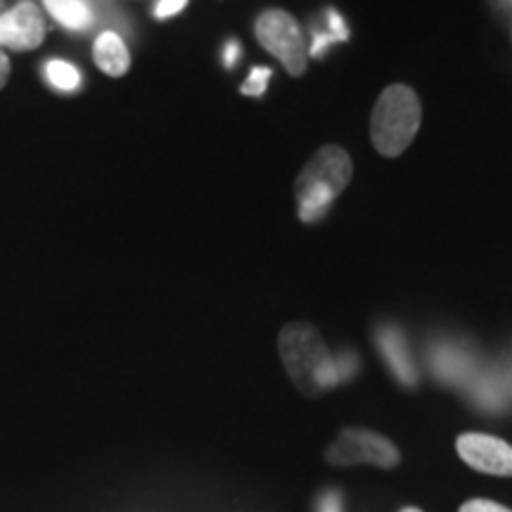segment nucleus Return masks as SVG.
I'll use <instances>...</instances> for the list:
<instances>
[{
    "label": "nucleus",
    "mask_w": 512,
    "mask_h": 512,
    "mask_svg": "<svg viewBox=\"0 0 512 512\" xmlns=\"http://www.w3.org/2000/svg\"><path fill=\"white\" fill-rule=\"evenodd\" d=\"M280 358L287 375L304 396H320L356 373V356H332L320 332L309 323H290L280 332Z\"/></svg>",
    "instance_id": "f257e3e1"
},
{
    "label": "nucleus",
    "mask_w": 512,
    "mask_h": 512,
    "mask_svg": "<svg viewBox=\"0 0 512 512\" xmlns=\"http://www.w3.org/2000/svg\"><path fill=\"white\" fill-rule=\"evenodd\" d=\"M354 176L349 152L339 145H323L313 155L302 174L294 181V195L299 202V219L316 223L325 216L330 204L347 190Z\"/></svg>",
    "instance_id": "f03ea898"
},
{
    "label": "nucleus",
    "mask_w": 512,
    "mask_h": 512,
    "mask_svg": "<svg viewBox=\"0 0 512 512\" xmlns=\"http://www.w3.org/2000/svg\"><path fill=\"white\" fill-rule=\"evenodd\" d=\"M422 121L420 98L411 86L394 83L384 88L370 117V138L384 157H399L418 136Z\"/></svg>",
    "instance_id": "7ed1b4c3"
},
{
    "label": "nucleus",
    "mask_w": 512,
    "mask_h": 512,
    "mask_svg": "<svg viewBox=\"0 0 512 512\" xmlns=\"http://www.w3.org/2000/svg\"><path fill=\"white\" fill-rule=\"evenodd\" d=\"M256 41L283 62L290 76H302L309 67V48L297 19L285 10H266L256 17Z\"/></svg>",
    "instance_id": "20e7f679"
},
{
    "label": "nucleus",
    "mask_w": 512,
    "mask_h": 512,
    "mask_svg": "<svg viewBox=\"0 0 512 512\" xmlns=\"http://www.w3.org/2000/svg\"><path fill=\"white\" fill-rule=\"evenodd\" d=\"M325 460L337 467H351V465H375V467H396L401 460L399 448L382 434L373 430H361V427H347L339 432L328 451H325Z\"/></svg>",
    "instance_id": "39448f33"
},
{
    "label": "nucleus",
    "mask_w": 512,
    "mask_h": 512,
    "mask_svg": "<svg viewBox=\"0 0 512 512\" xmlns=\"http://www.w3.org/2000/svg\"><path fill=\"white\" fill-rule=\"evenodd\" d=\"M458 456L465 460L472 470L484 475L512 477V446L508 441L491 437V434L467 432L460 434L456 441Z\"/></svg>",
    "instance_id": "423d86ee"
},
{
    "label": "nucleus",
    "mask_w": 512,
    "mask_h": 512,
    "mask_svg": "<svg viewBox=\"0 0 512 512\" xmlns=\"http://www.w3.org/2000/svg\"><path fill=\"white\" fill-rule=\"evenodd\" d=\"M46 38V22L38 8L29 0L19 3L5 15H0V46L12 50H34Z\"/></svg>",
    "instance_id": "0eeeda50"
},
{
    "label": "nucleus",
    "mask_w": 512,
    "mask_h": 512,
    "mask_svg": "<svg viewBox=\"0 0 512 512\" xmlns=\"http://www.w3.org/2000/svg\"><path fill=\"white\" fill-rule=\"evenodd\" d=\"M377 344H380L382 356L387 358L389 368H392L396 380L406 384V387H413V384L418 382V370H415L413 358L408 354L406 337L394 328H382L377 332Z\"/></svg>",
    "instance_id": "6e6552de"
},
{
    "label": "nucleus",
    "mask_w": 512,
    "mask_h": 512,
    "mask_svg": "<svg viewBox=\"0 0 512 512\" xmlns=\"http://www.w3.org/2000/svg\"><path fill=\"white\" fill-rule=\"evenodd\" d=\"M95 64L105 72L107 76H124L131 67V55H128V48L117 31H102V34L95 38V50H93Z\"/></svg>",
    "instance_id": "1a4fd4ad"
},
{
    "label": "nucleus",
    "mask_w": 512,
    "mask_h": 512,
    "mask_svg": "<svg viewBox=\"0 0 512 512\" xmlns=\"http://www.w3.org/2000/svg\"><path fill=\"white\" fill-rule=\"evenodd\" d=\"M50 17L69 31H86L93 27L95 12L91 0H43Z\"/></svg>",
    "instance_id": "9d476101"
},
{
    "label": "nucleus",
    "mask_w": 512,
    "mask_h": 512,
    "mask_svg": "<svg viewBox=\"0 0 512 512\" xmlns=\"http://www.w3.org/2000/svg\"><path fill=\"white\" fill-rule=\"evenodd\" d=\"M46 76L50 81V86L57 88V91L72 93L81 86V74L74 64L64 62V60H50L46 64Z\"/></svg>",
    "instance_id": "9b49d317"
},
{
    "label": "nucleus",
    "mask_w": 512,
    "mask_h": 512,
    "mask_svg": "<svg viewBox=\"0 0 512 512\" xmlns=\"http://www.w3.org/2000/svg\"><path fill=\"white\" fill-rule=\"evenodd\" d=\"M271 79V69L268 67H256L249 74V79L242 83L240 93L242 95H252V98H261L266 93V83Z\"/></svg>",
    "instance_id": "f8f14e48"
},
{
    "label": "nucleus",
    "mask_w": 512,
    "mask_h": 512,
    "mask_svg": "<svg viewBox=\"0 0 512 512\" xmlns=\"http://www.w3.org/2000/svg\"><path fill=\"white\" fill-rule=\"evenodd\" d=\"M458 512H512L510 508H505L501 503L494 501H484V498H475V501H467L460 505Z\"/></svg>",
    "instance_id": "ddd939ff"
},
{
    "label": "nucleus",
    "mask_w": 512,
    "mask_h": 512,
    "mask_svg": "<svg viewBox=\"0 0 512 512\" xmlns=\"http://www.w3.org/2000/svg\"><path fill=\"white\" fill-rule=\"evenodd\" d=\"M185 5H188V0H159L155 5V17L157 19H169L181 12Z\"/></svg>",
    "instance_id": "4468645a"
},
{
    "label": "nucleus",
    "mask_w": 512,
    "mask_h": 512,
    "mask_svg": "<svg viewBox=\"0 0 512 512\" xmlns=\"http://www.w3.org/2000/svg\"><path fill=\"white\" fill-rule=\"evenodd\" d=\"M328 27H330L328 31L337 38V41H347V38H349L347 24H344V19L339 17L335 10H328Z\"/></svg>",
    "instance_id": "2eb2a0df"
},
{
    "label": "nucleus",
    "mask_w": 512,
    "mask_h": 512,
    "mask_svg": "<svg viewBox=\"0 0 512 512\" xmlns=\"http://www.w3.org/2000/svg\"><path fill=\"white\" fill-rule=\"evenodd\" d=\"M318 512H344L342 510V496L337 491H328V494L320 496Z\"/></svg>",
    "instance_id": "dca6fc26"
},
{
    "label": "nucleus",
    "mask_w": 512,
    "mask_h": 512,
    "mask_svg": "<svg viewBox=\"0 0 512 512\" xmlns=\"http://www.w3.org/2000/svg\"><path fill=\"white\" fill-rule=\"evenodd\" d=\"M335 41H337V38L332 36L330 31H325V34H316V36H313V46L309 50V55L320 57V55L325 53V48H330Z\"/></svg>",
    "instance_id": "f3484780"
},
{
    "label": "nucleus",
    "mask_w": 512,
    "mask_h": 512,
    "mask_svg": "<svg viewBox=\"0 0 512 512\" xmlns=\"http://www.w3.org/2000/svg\"><path fill=\"white\" fill-rule=\"evenodd\" d=\"M8 79H10V60H8V55L0 50V88L8 83Z\"/></svg>",
    "instance_id": "a211bd4d"
},
{
    "label": "nucleus",
    "mask_w": 512,
    "mask_h": 512,
    "mask_svg": "<svg viewBox=\"0 0 512 512\" xmlns=\"http://www.w3.org/2000/svg\"><path fill=\"white\" fill-rule=\"evenodd\" d=\"M238 57H240V46H238V43H228V48H226V67H233V64L238 62Z\"/></svg>",
    "instance_id": "6ab92c4d"
},
{
    "label": "nucleus",
    "mask_w": 512,
    "mask_h": 512,
    "mask_svg": "<svg viewBox=\"0 0 512 512\" xmlns=\"http://www.w3.org/2000/svg\"><path fill=\"white\" fill-rule=\"evenodd\" d=\"M401 512H422V510H418V508H403Z\"/></svg>",
    "instance_id": "aec40b11"
}]
</instances>
